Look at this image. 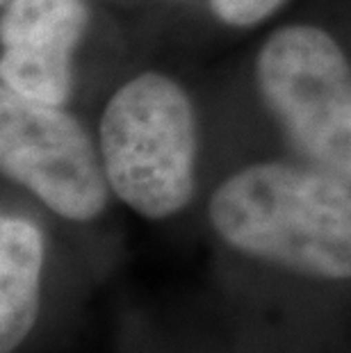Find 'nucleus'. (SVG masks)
<instances>
[{"label": "nucleus", "mask_w": 351, "mask_h": 353, "mask_svg": "<svg viewBox=\"0 0 351 353\" xmlns=\"http://www.w3.org/2000/svg\"><path fill=\"white\" fill-rule=\"evenodd\" d=\"M285 0H210L217 19L233 28H251L279 10Z\"/></svg>", "instance_id": "0eeeda50"}, {"label": "nucleus", "mask_w": 351, "mask_h": 353, "mask_svg": "<svg viewBox=\"0 0 351 353\" xmlns=\"http://www.w3.org/2000/svg\"><path fill=\"white\" fill-rule=\"evenodd\" d=\"M85 28L82 0H10L0 23L3 85L30 101L64 105L71 57Z\"/></svg>", "instance_id": "39448f33"}, {"label": "nucleus", "mask_w": 351, "mask_h": 353, "mask_svg": "<svg viewBox=\"0 0 351 353\" xmlns=\"http://www.w3.org/2000/svg\"><path fill=\"white\" fill-rule=\"evenodd\" d=\"M208 214L244 255L319 281L351 278V185L322 171L251 164L217 187Z\"/></svg>", "instance_id": "f257e3e1"}, {"label": "nucleus", "mask_w": 351, "mask_h": 353, "mask_svg": "<svg viewBox=\"0 0 351 353\" xmlns=\"http://www.w3.org/2000/svg\"><path fill=\"white\" fill-rule=\"evenodd\" d=\"M0 167L55 214L92 221L108 205L103 157L85 128L62 105L30 101L3 85Z\"/></svg>", "instance_id": "20e7f679"}, {"label": "nucleus", "mask_w": 351, "mask_h": 353, "mask_svg": "<svg viewBox=\"0 0 351 353\" xmlns=\"http://www.w3.org/2000/svg\"><path fill=\"white\" fill-rule=\"evenodd\" d=\"M260 94L308 167L351 185V62L326 30L281 28L256 62Z\"/></svg>", "instance_id": "7ed1b4c3"}, {"label": "nucleus", "mask_w": 351, "mask_h": 353, "mask_svg": "<svg viewBox=\"0 0 351 353\" xmlns=\"http://www.w3.org/2000/svg\"><path fill=\"white\" fill-rule=\"evenodd\" d=\"M41 230L19 216L0 221V353L17 351L39 317Z\"/></svg>", "instance_id": "423d86ee"}, {"label": "nucleus", "mask_w": 351, "mask_h": 353, "mask_svg": "<svg viewBox=\"0 0 351 353\" xmlns=\"http://www.w3.org/2000/svg\"><path fill=\"white\" fill-rule=\"evenodd\" d=\"M101 157L110 190L135 212H181L197 167V117L185 89L155 71L119 87L103 110Z\"/></svg>", "instance_id": "f03ea898"}]
</instances>
